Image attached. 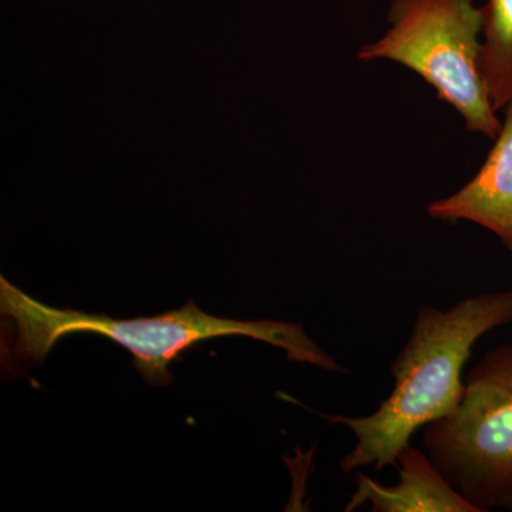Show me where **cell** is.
<instances>
[{
  "mask_svg": "<svg viewBox=\"0 0 512 512\" xmlns=\"http://www.w3.org/2000/svg\"><path fill=\"white\" fill-rule=\"evenodd\" d=\"M512 322V291L480 293L440 311L421 305L406 345L390 366L394 386L367 416L320 414L355 434L340 460L343 473L397 466L413 434L456 412L466 392L463 369L474 345L491 330Z\"/></svg>",
  "mask_w": 512,
  "mask_h": 512,
  "instance_id": "obj_2",
  "label": "cell"
},
{
  "mask_svg": "<svg viewBox=\"0 0 512 512\" xmlns=\"http://www.w3.org/2000/svg\"><path fill=\"white\" fill-rule=\"evenodd\" d=\"M483 167L450 197L431 202L433 220L473 222L493 232L512 254V100Z\"/></svg>",
  "mask_w": 512,
  "mask_h": 512,
  "instance_id": "obj_5",
  "label": "cell"
},
{
  "mask_svg": "<svg viewBox=\"0 0 512 512\" xmlns=\"http://www.w3.org/2000/svg\"><path fill=\"white\" fill-rule=\"evenodd\" d=\"M387 23L379 40L360 47L359 60L402 64L463 117L467 131L495 140L503 121L481 73L483 10L471 0H393Z\"/></svg>",
  "mask_w": 512,
  "mask_h": 512,
  "instance_id": "obj_3",
  "label": "cell"
},
{
  "mask_svg": "<svg viewBox=\"0 0 512 512\" xmlns=\"http://www.w3.org/2000/svg\"><path fill=\"white\" fill-rule=\"evenodd\" d=\"M483 10L481 73L495 111L512 100V0H488Z\"/></svg>",
  "mask_w": 512,
  "mask_h": 512,
  "instance_id": "obj_7",
  "label": "cell"
},
{
  "mask_svg": "<svg viewBox=\"0 0 512 512\" xmlns=\"http://www.w3.org/2000/svg\"><path fill=\"white\" fill-rule=\"evenodd\" d=\"M456 409L423 429L424 451L480 512L512 511V343L481 357Z\"/></svg>",
  "mask_w": 512,
  "mask_h": 512,
  "instance_id": "obj_4",
  "label": "cell"
},
{
  "mask_svg": "<svg viewBox=\"0 0 512 512\" xmlns=\"http://www.w3.org/2000/svg\"><path fill=\"white\" fill-rule=\"evenodd\" d=\"M0 315L2 369L15 375L42 365L57 340L73 333H94L128 350L133 356V366L151 386L173 382L171 362L180 359L185 350L205 340L229 336L268 343L284 350L289 360L301 365L348 373L338 360L309 338L299 323L217 318L201 311L192 301L154 318L114 319L47 306L2 278Z\"/></svg>",
  "mask_w": 512,
  "mask_h": 512,
  "instance_id": "obj_1",
  "label": "cell"
},
{
  "mask_svg": "<svg viewBox=\"0 0 512 512\" xmlns=\"http://www.w3.org/2000/svg\"><path fill=\"white\" fill-rule=\"evenodd\" d=\"M396 467L400 480L392 487L356 473V490L345 511L370 504L373 512H480L448 483L426 451L412 443L403 448Z\"/></svg>",
  "mask_w": 512,
  "mask_h": 512,
  "instance_id": "obj_6",
  "label": "cell"
}]
</instances>
